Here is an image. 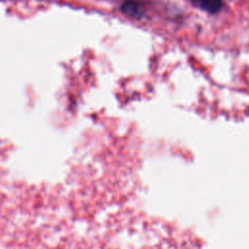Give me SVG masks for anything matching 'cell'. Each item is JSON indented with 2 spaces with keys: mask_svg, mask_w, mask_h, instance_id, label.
Segmentation results:
<instances>
[{
  "mask_svg": "<svg viewBox=\"0 0 249 249\" xmlns=\"http://www.w3.org/2000/svg\"><path fill=\"white\" fill-rule=\"evenodd\" d=\"M196 8L206 12L210 15H215L221 12L224 6L223 0H190Z\"/></svg>",
  "mask_w": 249,
  "mask_h": 249,
  "instance_id": "cell-2",
  "label": "cell"
},
{
  "mask_svg": "<svg viewBox=\"0 0 249 249\" xmlns=\"http://www.w3.org/2000/svg\"><path fill=\"white\" fill-rule=\"evenodd\" d=\"M120 10L124 16L137 20L143 18L146 13L144 4L138 0H124Z\"/></svg>",
  "mask_w": 249,
  "mask_h": 249,
  "instance_id": "cell-1",
  "label": "cell"
}]
</instances>
